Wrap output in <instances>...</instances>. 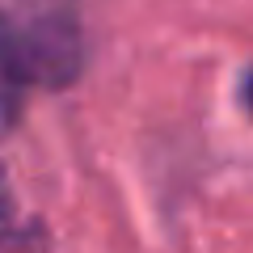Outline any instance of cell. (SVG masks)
Listing matches in <instances>:
<instances>
[{"label":"cell","instance_id":"cell-1","mask_svg":"<svg viewBox=\"0 0 253 253\" xmlns=\"http://www.w3.org/2000/svg\"><path fill=\"white\" fill-rule=\"evenodd\" d=\"M84 68V34L59 0L0 9V76L17 89H68Z\"/></svg>","mask_w":253,"mask_h":253},{"label":"cell","instance_id":"cell-2","mask_svg":"<svg viewBox=\"0 0 253 253\" xmlns=\"http://www.w3.org/2000/svg\"><path fill=\"white\" fill-rule=\"evenodd\" d=\"M46 249H51L46 228L17 207L9 177L0 169V253H46Z\"/></svg>","mask_w":253,"mask_h":253}]
</instances>
